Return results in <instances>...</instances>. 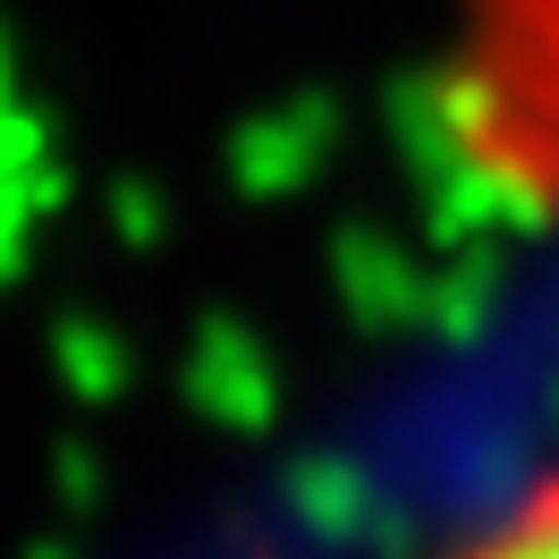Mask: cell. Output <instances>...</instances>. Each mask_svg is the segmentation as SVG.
I'll return each mask as SVG.
<instances>
[{"instance_id":"obj_1","label":"cell","mask_w":559,"mask_h":559,"mask_svg":"<svg viewBox=\"0 0 559 559\" xmlns=\"http://www.w3.org/2000/svg\"><path fill=\"white\" fill-rule=\"evenodd\" d=\"M432 110L457 170L559 238V0H432Z\"/></svg>"},{"instance_id":"obj_2","label":"cell","mask_w":559,"mask_h":559,"mask_svg":"<svg viewBox=\"0 0 559 559\" xmlns=\"http://www.w3.org/2000/svg\"><path fill=\"white\" fill-rule=\"evenodd\" d=\"M432 559H559V475H534L518 500H500Z\"/></svg>"}]
</instances>
